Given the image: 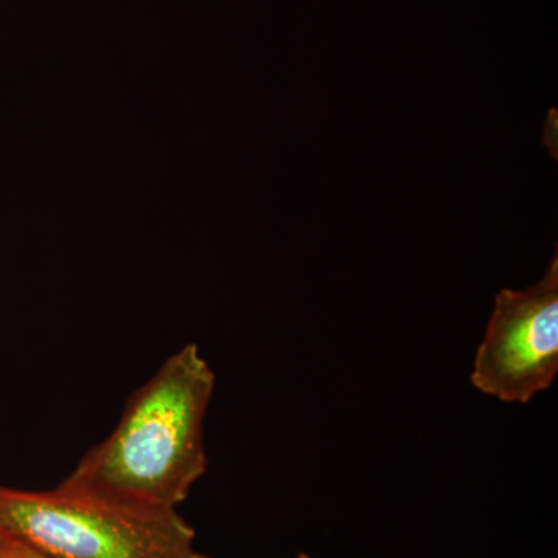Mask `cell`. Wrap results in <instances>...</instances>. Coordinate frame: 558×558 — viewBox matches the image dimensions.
<instances>
[{
  "instance_id": "1",
  "label": "cell",
  "mask_w": 558,
  "mask_h": 558,
  "mask_svg": "<svg viewBox=\"0 0 558 558\" xmlns=\"http://www.w3.org/2000/svg\"><path fill=\"white\" fill-rule=\"evenodd\" d=\"M215 385L196 344L174 352L131 396L112 435L87 451L58 487L178 510L207 470L204 422Z\"/></svg>"
},
{
  "instance_id": "2",
  "label": "cell",
  "mask_w": 558,
  "mask_h": 558,
  "mask_svg": "<svg viewBox=\"0 0 558 558\" xmlns=\"http://www.w3.org/2000/svg\"><path fill=\"white\" fill-rule=\"evenodd\" d=\"M0 532L51 558H209L178 510L0 486Z\"/></svg>"
},
{
  "instance_id": "3",
  "label": "cell",
  "mask_w": 558,
  "mask_h": 558,
  "mask_svg": "<svg viewBox=\"0 0 558 558\" xmlns=\"http://www.w3.org/2000/svg\"><path fill=\"white\" fill-rule=\"evenodd\" d=\"M558 373V258L526 290L505 289L495 300L476 352L472 384L502 402L526 403Z\"/></svg>"
},
{
  "instance_id": "4",
  "label": "cell",
  "mask_w": 558,
  "mask_h": 558,
  "mask_svg": "<svg viewBox=\"0 0 558 558\" xmlns=\"http://www.w3.org/2000/svg\"><path fill=\"white\" fill-rule=\"evenodd\" d=\"M0 558H51L44 556L38 550L22 545L16 539L7 537L0 532Z\"/></svg>"
},
{
  "instance_id": "5",
  "label": "cell",
  "mask_w": 558,
  "mask_h": 558,
  "mask_svg": "<svg viewBox=\"0 0 558 558\" xmlns=\"http://www.w3.org/2000/svg\"><path fill=\"white\" fill-rule=\"evenodd\" d=\"M299 558H310L306 556V554H301V556Z\"/></svg>"
}]
</instances>
